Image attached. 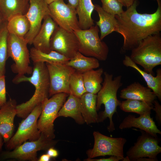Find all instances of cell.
<instances>
[{"label": "cell", "instance_id": "d6a6232c", "mask_svg": "<svg viewBox=\"0 0 161 161\" xmlns=\"http://www.w3.org/2000/svg\"><path fill=\"white\" fill-rule=\"evenodd\" d=\"M103 9L114 16L120 15L123 11V5L117 0H101Z\"/></svg>", "mask_w": 161, "mask_h": 161}, {"label": "cell", "instance_id": "9c48e42d", "mask_svg": "<svg viewBox=\"0 0 161 161\" xmlns=\"http://www.w3.org/2000/svg\"><path fill=\"white\" fill-rule=\"evenodd\" d=\"M93 136L94 139L93 147L86 152L88 158L110 156L117 157L122 160L124 157L123 148L127 142L126 139L109 137L98 131H94Z\"/></svg>", "mask_w": 161, "mask_h": 161}, {"label": "cell", "instance_id": "e0dca14e", "mask_svg": "<svg viewBox=\"0 0 161 161\" xmlns=\"http://www.w3.org/2000/svg\"><path fill=\"white\" fill-rule=\"evenodd\" d=\"M43 21L40 30L33 39L32 44L36 49L48 53L51 51L50 46L51 38L58 26L50 15L46 16Z\"/></svg>", "mask_w": 161, "mask_h": 161}, {"label": "cell", "instance_id": "603a6c76", "mask_svg": "<svg viewBox=\"0 0 161 161\" xmlns=\"http://www.w3.org/2000/svg\"><path fill=\"white\" fill-rule=\"evenodd\" d=\"M30 0H0V12L7 21L17 15H26L29 9Z\"/></svg>", "mask_w": 161, "mask_h": 161}, {"label": "cell", "instance_id": "d6986e66", "mask_svg": "<svg viewBox=\"0 0 161 161\" xmlns=\"http://www.w3.org/2000/svg\"><path fill=\"white\" fill-rule=\"evenodd\" d=\"M120 97L142 101L151 106L154 105V101L157 98L150 89L137 82H134L122 89Z\"/></svg>", "mask_w": 161, "mask_h": 161}, {"label": "cell", "instance_id": "60d3db41", "mask_svg": "<svg viewBox=\"0 0 161 161\" xmlns=\"http://www.w3.org/2000/svg\"><path fill=\"white\" fill-rule=\"evenodd\" d=\"M7 22V21L5 20L2 15L0 12V30Z\"/></svg>", "mask_w": 161, "mask_h": 161}, {"label": "cell", "instance_id": "6da1fadb", "mask_svg": "<svg viewBox=\"0 0 161 161\" xmlns=\"http://www.w3.org/2000/svg\"><path fill=\"white\" fill-rule=\"evenodd\" d=\"M156 11L151 14L138 13V1L133 4L120 15L115 17L118 22L123 43L121 53L131 50L140 42L150 35L159 34L161 31V2L157 3Z\"/></svg>", "mask_w": 161, "mask_h": 161}, {"label": "cell", "instance_id": "2e32d148", "mask_svg": "<svg viewBox=\"0 0 161 161\" xmlns=\"http://www.w3.org/2000/svg\"><path fill=\"white\" fill-rule=\"evenodd\" d=\"M16 103L10 99L0 108V134L4 141L7 143L12 136L14 130V119L17 114Z\"/></svg>", "mask_w": 161, "mask_h": 161}, {"label": "cell", "instance_id": "74e56055", "mask_svg": "<svg viewBox=\"0 0 161 161\" xmlns=\"http://www.w3.org/2000/svg\"><path fill=\"white\" fill-rule=\"evenodd\" d=\"M123 6L128 8L131 5L135 0H117Z\"/></svg>", "mask_w": 161, "mask_h": 161}, {"label": "cell", "instance_id": "8fae6325", "mask_svg": "<svg viewBox=\"0 0 161 161\" xmlns=\"http://www.w3.org/2000/svg\"><path fill=\"white\" fill-rule=\"evenodd\" d=\"M136 142L126 152L130 161H137L139 158L148 157L154 161H158L157 156L161 152L159 145L160 140L142 130Z\"/></svg>", "mask_w": 161, "mask_h": 161}, {"label": "cell", "instance_id": "7c38bea8", "mask_svg": "<svg viewBox=\"0 0 161 161\" xmlns=\"http://www.w3.org/2000/svg\"><path fill=\"white\" fill-rule=\"evenodd\" d=\"M50 16L58 25L70 32L80 29L76 9L64 0H57L48 5Z\"/></svg>", "mask_w": 161, "mask_h": 161}, {"label": "cell", "instance_id": "7a4b0ae2", "mask_svg": "<svg viewBox=\"0 0 161 161\" xmlns=\"http://www.w3.org/2000/svg\"><path fill=\"white\" fill-rule=\"evenodd\" d=\"M13 83L18 84L28 82L35 87L32 97L27 102L17 105L16 115L23 119L26 117L37 105L42 103L49 95L50 80L48 69L46 63H33L32 75L28 77L25 75H16L13 79Z\"/></svg>", "mask_w": 161, "mask_h": 161}, {"label": "cell", "instance_id": "4fadbf2b", "mask_svg": "<svg viewBox=\"0 0 161 161\" xmlns=\"http://www.w3.org/2000/svg\"><path fill=\"white\" fill-rule=\"evenodd\" d=\"M45 63L50 80L49 95L60 93L69 95L70 78L75 70L65 64Z\"/></svg>", "mask_w": 161, "mask_h": 161}, {"label": "cell", "instance_id": "5bb4252c", "mask_svg": "<svg viewBox=\"0 0 161 161\" xmlns=\"http://www.w3.org/2000/svg\"><path fill=\"white\" fill-rule=\"evenodd\" d=\"M50 46L51 50L57 52L70 59L78 51L79 42L74 32L58 26L51 37Z\"/></svg>", "mask_w": 161, "mask_h": 161}, {"label": "cell", "instance_id": "d4e9b609", "mask_svg": "<svg viewBox=\"0 0 161 161\" xmlns=\"http://www.w3.org/2000/svg\"><path fill=\"white\" fill-rule=\"evenodd\" d=\"M94 9V4L92 0H78L76 10L80 29H87L94 25L91 17Z\"/></svg>", "mask_w": 161, "mask_h": 161}, {"label": "cell", "instance_id": "f1b7e54d", "mask_svg": "<svg viewBox=\"0 0 161 161\" xmlns=\"http://www.w3.org/2000/svg\"><path fill=\"white\" fill-rule=\"evenodd\" d=\"M7 27L9 34L24 38L29 30L30 24L25 15H17L7 21Z\"/></svg>", "mask_w": 161, "mask_h": 161}, {"label": "cell", "instance_id": "52a82bcc", "mask_svg": "<svg viewBox=\"0 0 161 161\" xmlns=\"http://www.w3.org/2000/svg\"><path fill=\"white\" fill-rule=\"evenodd\" d=\"M27 43L24 38L9 34L7 39L8 58L14 62L11 66L12 71L19 75L32 74L33 68L30 66V53Z\"/></svg>", "mask_w": 161, "mask_h": 161}, {"label": "cell", "instance_id": "484cf974", "mask_svg": "<svg viewBox=\"0 0 161 161\" xmlns=\"http://www.w3.org/2000/svg\"><path fill=\"white\" fill-rule=\"evenodd\" d=\"M76 71L83 73L100 66L99 60L97 58L86 56L78 52L74 57L66 64Z\"/></svg>", "mask_w": 161, "mask_h": 161}, {"label": "cell", "instance_id": "ee69618b", "mask_svg": "<svg viewBox=\"0 0 161 161\" xmlns=\"http://www.w3.org/2000/svg\"><path fill=\"white\" fill-rule=\"evenodd\" d=\"M57 0H44L47 3L48 5L53 2V1H55Z\"/></svg>", "mask_w": 161, "mask_h": 161}, {"label": "cell", "instance_id": "4316f807", "mask_svg": "<svg viewBox=\"0 0 161 161\" xmlns=\"http://www.w3.org/2000/svg\"><path fill=\"white\" fill-rule=\"evenodd\" d=\"M103 69L100 68L82 73L83 83L86 92L97 94L100 89L103 81Z\"/></svg>", "mask_w": 161, "mask_h": 161}, {"label": "cell", "instance_id": "7402d4cb", "mask_svg": "<svg viewBox=\"0 0 161 161\" xmlns=\"http://www.w3.org/2000/svg\"><path fill=\"white\" fill-rule=\"evenodd\" d=\"M97 94L86 92L80 98L81 113L87 124L98 123Z\"/></svg>", "mask_w": 161, "mask_h": 161}, {"label": "cell", "instance_id": "ffe728a7", "mask_svg": "<svg viewBox=\"0 0 161 161\" xmlns=\"http://www.w3.org/2000/svg\"><path fill=\"white\" fill-rule=\"evenodd\" d=\"M123 65L127 67H131L136 70L141 75L145 81L147 87L150 89L161 101V69L156 70V76L142 70L131 59L129 56L126 55L123 61Z\"/></svg>", "mask_w": 161, "mask_h": 161}, {"label": "cell", "instance_id": "8992f818", "mask_svg": "<svg viewBox=\"0 0 161 161\" xmlns=\"http://www.w3.org/2000/svg\"><path fill=\"white\" fill-rule=\"evenodd\" d=\"M68 95L64 93H57L49 99H46L42 103L38 127L41 133L48 138L53 139L55 137L54 123Z\"/></svg>", "mask_w": 161, "mask_h": 161}, {"label": "cell", "instance_id": "d590c367", "mask_svg": "<svg viewBox=\"0 0 161 161\" xmlns=\"http://www.w3.org/2000/svg\"><path fill=\"white\" fill-rule=\"evenodd\" d=\"M122 160V159L119 157L114 156H111L107 158H101L97 159L88 158L85 160L87 161H118Z\"/></svg>", "mask_w": 161, "mask_h": 161}, {"label": "cell", "instance_id": "9a60e30c", "mask_svg": "<svg viewBox=\"0 0 161 161\" xmlns=\"http://www.w3.org/2000/svg\"><path fill=\"white\" fill-rule=\"evenodd\" d=\"M25 15L29 22L30 29L24 38L28 44L31 45L44 18L47 15H50L48 4L44 0H30L29 8Z\"/></svg>", "mask_w": 161, "mask_h": 161}, {"label": "cell", "instance_id": "44dd1931", "mask_svg": "<svg viewBox=\"0 0 161 161\" xmlns=\"http://www.w3.org/2000/svg\"><path fill=\"white\" fill-rule=\"evenodd\" d=\"M94 6V9L97 13L99 18L96 24L100 29V39L102 40L113 32L120 35L119 25L115 16L104 11L98 4H95Z\"/></svg>", "mask_w": 161, "mask_h": 161}, {"label": "cell", "instance_id": "7bdbcfd3", "mask_svg": "<svg viewBox=\"0 0 161 161\" xmlns=\"http://www.w3.org/2000/svg\"><path fill=\"white\" fill-rule=\"evenodd\" d=\"M4 140L2 135L0 134V151L1 150L3 143Z\"/></svg>", "mask_w": 161, "mask_h": 161}, {"label": "cell", "instance_id": "30bf717a", "mask_svg": "<svg viewBox=\"0 0 161 161\" xmlns=\"http://www.w3.org/2000/svg\"><path fill=\"white\" fill-rule=\"evenodd\" d=\"M57 141L50 139L41 134L39 138L35 141H26L11 151H6L2 154L3 159H15L20 160L38 161L37 152L46 151L53 147Z\"/></svg>", "mask_w": 161, "mask_h": 161}, {"label": "cell", "instance_id": "f6af8a7d", "mask_svg": "<svg viewBox=\"0 0 161 161\" xmlns=\"http://www.w3.org/2000/svg\"><path fill=\"white\" fill-rule=\"evenodd\" d=\"M121 160L122 161H130L129 158L127 156L125 157H124Z\"/></svg>", "mask_w": 161, "mask_h": 161}, {"label": "cell", "instance_id": "ba28073f", "mask_svg": "<svg viewBox=\"0 0 161 161\" xmlns=\"http://www.w3.org/2000/svg\"><path fill=\"white\" fill-rule=\"evenodd\" d=\"M42 104L36 106L19 124L16 133L6 143L7 149H13L27 140L35 141L39 138L41 133L38 129L37 122L41 113Z\"/></svg>", "mask_w": 161, "mask_h": 161}, {"label": "cell", "instance_id": "8d00e7d4", "mask_svg": "<svg viewBox=\"0 0 161 161\" xmlns=\"http://www.w3.org/2000/svg\"><path fill=\"white\" fill-rule=\"evenodd\" d=\"M47 154L51 158H55L57 157L58 155V152L57 150L53 148V147L49 148L47 151Z\"/></svg>", "mask_w": 161, "mask_h": 161}, {"label": "cell", "instance_id": "5b68a950", "mask_svg": "<svg viewBox=\"0 0 161 161\" xmlns=\"http://www.w3.org/2000/svg\"><path fill=\"white\" fill-rule=\"evenodd\" d=\"M99 32L96 25L87 29H80L73 32L78 41V52L86 56L105 61L108 57L109 49L106 43L100 39Z\"/></svg>", "mask_w": 161, "mask_h": 161}, {"label": "cell", "instance_id": "e575fe53", "mask_svg": "<svg viewBox=\"0 0 161 161\" xmlns=\"http://www.w3.org/2000/svg\"><path fill=\"white\" fill-rule=\"evenodd\" d=\"M153 105L152 110L155 112L156 120L160 126L161 124V105L156 100L154 101Z\"/></svg>", "mask_w": 161, "mask_h": 161}, {"label": "cell", "instance_id": "bcb514c9", "mask_svg": "<svg viewBox=\"0 0 161 161\" xmlns=\"http://www.w3.org/2000/svg\"><path fill=\"white\" fill-rule=\"evenodd\" d=\"M156 1H157V3H158V2H159V1H160V0H156Z\"/></svg>", "mask_w": 161, "mask_h": 161}, {"label": "cell", "instance_id": "cb8c5ba5", "mask_svg": "<svg viewBox=\"0 0 161 161\" xmlns=\"http://www.w3.org/2000/svg\"><path fill=\"white\" fill-rule=\"evenodd\" d=\"M70 117L78 124H83L85 122L81 113L80 98L69 94L58 112V117Z\"/></svg>", "mask_w": 161, "mask_h": 161}, {"label": "cell", "instance_id": "1f68e13d", "mask_svg": "<svg viewBox=\"0 0 161 161\" xmlns=\"http://www.w3.org/2000/svg\"><path fill=\"white\" fill-rule=\"evenodd\" d=\"M69 87L70 94L79 98L86 92L82 73L76 71L73 73L70 78Z\"/></svg>", "mask_w": 161, "mask_h": 161}, {"label": "cell", "instance_id": "4dcf8cb0", "mask_svg": "<svg viewBox=\"0 0 161 161\" xmlns=\"http://www.w3.org/2000/svg\"><path fill=\"white\" fill-rule=\"evenodd\" d=\"M7 22L0 30V75H4L6 61L8 58L7 39L9 33L7 27Z\"/></svg>", "mask_w": 161, "mask_h": 161}, {"label": "cell", "instance_id": "f35d334b", "mask_svg": "<svg viewBox=\"0 0 161 161\" xmlns=\"http://www.w3.org/2000/svg\"><path fill=\"white\" fill-rule=\"evenodd\" d=\"M51 159L50 157L47 154L41 155L38 159V161H49Z\"/></svg>", "mask_w": 161, "mask_h": 161}, {"label": "cell", "instance_id": "ab89813d", "mask_svg": "<svg viewBox=\"0 0 161 161\" xmlns=\"http://www.w3.org/2000/svg\"><path fill=\"white\" fill-rule=\"evenodd\" d=\"M68 4L76 9L78 0H68Z\"/></svg>", "mask_w": 161, "mask_h": 161}, {"label": "cell", "instance_id": "277c9868", "mask_svg": "<svg viewBox=\"0 0 161 161\" xmlns=\"http://www.w3.org/2000/svg\"><path fill=\"white\" fill-rule=\"evenodd\" d=\"M131 51V59L144 71L154 75V69L161 64L160 34L148 36Z\"/></svg>", "mask_w": 161, "mask_h": 161}, {"label": "cell", "instance_id": "836d02e7", "mask_svg": "<svg viewBox=\"0 0 161 161\" xmlns=\"http://www.w3.org/2000/svg\"><path fill=\"white\" fill-rule=\"evenodd\" d=\"M5 76L0 75V108L7 102Z\"/></svg>", "mask_w": 161, "mask_h": 161}, {"label": "cell", "instance_id": "f546056e", "mask_svg": "<svg viewBox=\"0 0 161 161\" xmlns=\"http://www.w3.org/2000/svg\"><path fill=\"white\" fill-rule=\"evenodd\" d=\"M122 111L137 113L140 115H151L153 106L141 100L128 99L121 101L119 106Z\"/></svg>", "mask_w": 161, "mask_h": 161}, {"label": "cell", "instance_id": "83f0119b", "mask_svg": "<svg viewBox=\"0 0 161 161\" xmlns=\"http://www.w3.org/2000/svg\"><path fill=\"white\" fill-rule=\"evenodd\" d=\"M30 58L33 63L44 62L56 64H66L70 59L54 51L48 53L42 52L32 47L30 52Z\"/></svg>", "mask_w": 161, "mask_h": 161}, {"label": "cell", "instance_id": "ac0fdd59", "mask_svg": "<svg viewBox=\"0 0 161 161\" xmlns=\"http://www.w3.org/2000/svg\"><path fill=\"white\" fill-rule=\"evenodd\" d=\"M120 129L135 127L151 135L157 137V134H161L151 115H140L137 117L135 116L129 114L126 117L119 126Z\"/></svg>", "mask_w": 161, "mask_h": 161}, {"label": "cell", "instance_id": "b9f144b4", "mask_svg": "<svg viewBox=\"0 0 161 161\" xmlns=\"http://www.w3.org/2000/svg\"><path fill=\"white\" fill-rule=\"evenodd\" d=\"M137 161H154V160L148 157H145L139 158Z\"/></svg>", "mask_w": 161, "mask_h": 161}, {"label": "cell", "instance_id": "3957f363", "mask_svg": "<svg viewBox=\"0 0 161 161\" xmlns=\"http://www.w3.org/2000/svg\"><path fill=\"white\" fill-rule=\"evenodd\" d=\"M104 78L101 87L97 94L96 109L98 111L102 104L104 106V110L98 114V123L103 122L108 118L109 125L107 129L109 132L115 130L112 117L117 112V108L121 101L117 98V94L118 89L123 85L122 76L119 75L113 78L112 74L106 72H104Z\"/></svg>", "mask_w": 161, "mask_h": 161}]
</instances>
